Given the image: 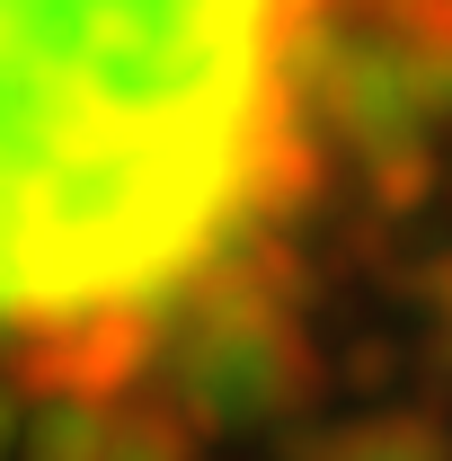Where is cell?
<instances>
[{
  "mask_svg": "<svg viewBox=\"0 0 452 461\" xmlns=\"http://www.w3.org/2000/svg\"><path fill=\"white\" fill-rule=\"evenodd\" d=\"M444 115L452 0H0V400L267 426L311 222Z\"/></svg>",
  "mask_w": 452,
  "mask_h": 461,
  "instance_id": "1",
  "label": "cell"
}]
</instances>
